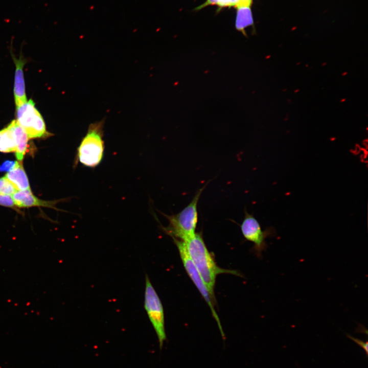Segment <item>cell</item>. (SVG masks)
Segmentation results:
<instances>
[{"label":"cell","mask_w":368,"mask_h":368,"mask_svg":"<svg viewBox=\"0 0 368 368\" xmlns=\"http://www.w3.org/2000/svg\"><path fill=\"white\" fill-rule=\"evenodd\" d=\"M16 108V120L29 139L47 138L53 135L47 130L43 118L32 99Z\"/></svg>","instance_id":"cell-4"},{"label":"cell","mask_w":368,"mask_h":368,"mask_svg":"<svg viewBox=\"0 0 368 368\" xmlns=\"http://www.w3.org/2000/svg\"><path fill=\"white\" fill-rule=\"evenodd\" d=\"M5 177L17 191L31 190L29 179L22 162L17 161L15 167L7 173Z\"/></svg>","instance_id":"cell-11"},{"label":"cell","mask_w":368,"mask_h":368,"mask_svg":"<svg viewBox=\"0 0 368 368\" xmlns=\"http://www.w3.org/2000/svg\"><path fill=\"white\" fill-rule=\"evenodd\" d=\"M15 65L13 94L16 107H19L27 101L23 68L26 63L22 56L16 58L12 56Z\"/></svg>","instance_id":"cell-10"},{"label":"cell","mask_w":368,"mask_h":368,"mask_svg":"<svg viewBox=\"0 0 368 368\" xmlns=\"http://www.w3.org/2000/svg\"><path fill=\"white\" fill-rule=\"evenodd\" d=\"M15 206L17 208L41 206L58 210L56 204L66 199L47 201L39 199L34 195L31 190L17 191L12 195Z\"/></svg>","instance_id":"cell-9"},{"label":"cell","mask_w":368,"mask_h":368,"mask_svg":"<svg viewBox=\"0 0 368 368\" xmlns=\"http://www.w3.org/2000/svg\"><path fill=\"white\" fill-rule=\"evenodd\" d=\"M347 335L348 338H349L350 339H351V340L354 341L356 343H357L358 346H359L361 348H362L365 351L366 355H367L368 343L367 341L364 342L363 341H362L359 339L355 338L349 334H347Z\"/></svg>","instance_id":"cell-17"},{"label":"cell","mask_w":368,"mask_h":368,"mask_svg":"<svg viewBox=\"0 0 368 368\" xmlns=\"http://www.w3.org/2000/svg\"><path fill=\"white\" fill-rule=\"evenodd\" d=\"M206 185L199 189L191 201L180 212L171 215L163 214L168 220L167 226H162L163 230L172 239L185 241L195 232L197 221V204L200 195Z\"/></svg>","instance_id":"cell-3"},{"label":"cell","mask_w":368,"mask_h":368,"mask_svg":"<svg viewBox=\"0 0 368 368\" xmlns=\"http://www.w3.org/2000/svg\"><path fill=\"white\" fill-rule=\"evenodd\" d=\"M144 308L162 348L166 339L164 311L161 301L147 274L145 275Z\"/></svg>","instance_id":"cell-5"},{"label":"cell","mask_w":368,"mask_h":368,"mask_svg":"<svg viewBox=\"0 0 368 368\" xmlns=\"http://www.w3.org/2000/svg\"><path fill=\"white\" fill-rule=\"evenodd\" d=\"M16 160H6L0 165V172H9L16 165Z\"/></svg>","instance_id":"cell-16"},{"label":"cell","mask_w":368,"mask_h":368,"mask_svg":"<svg viewBox=\"0 0 368 368\" xmlns=\"http://www.w3.org/2000/svg\"><path fill=\"white\" fill-rule=\"evenodd\" d=\"M0 205L12 208L16 211L18 210L13 198L10 195L0 194Z\"/></svg>","instance_id":"cell-14"},{"label":"cell","mask_w":368,"mask_h":368,"mask_svg":"<svg viewBox=\"0 0 368 368\" xmlns=\"http://www.w3.org/2000/svg\"><path fill=\"white\" fill-rule=\"evenodd\" d=\"M253 3V0H238L237 6H249L251 7Z\"/></svg>","instance_id":"cell-19"},{"label":"cell","mask_w":368,"mask_h":368,"mask_svg":"<svg viewBox=\"0 0 368 368\" xmlns=\"http://www.w3.org/2000/svg\"><path fill=\"white\" fill-rule=\"evenodd\" d=\"M26 134L16 120L0 130V152H15L17 146Z\"/></svg>","instance_id":"cell-8"},{"label":"cell","mask_w":368,"mask_h":368,"mask_svg":"<svg viewBox=\"0 0 368 368\" xmlns=\"http://www.w3.org/2000/svg\"><path fill=\"white\" fill-rule=\"evenodd\" d=\"M238 0H217L216 5L219 10L225 8L236 7Z\"/></svg>","instance_id":"cell-15"},{"label":"cell","mask_w":368,"mask_h":368,"mask_svg":"<svg viewBox=\"0 0 368 368\" xmlns=\"http://www.w3.org/2000/svg\"><path fill=\"white\" fill-rule=\"evenodd\" d=\"M240 227L244 238L254 243V250L259 257H261L262 252L267 247L266 238L269 236H275L276 234L274 228L271 226L262 231L257 219L246 211Z\"/></svg>","instance_id":"cell-7"},{"label":"cell","mask_w":368,"mask_h":368,"mask_svg":"<svg viewBox=\"0 0 368 368\" xmlns=\"http://www.w3.org/2000/svg\"><path fill=\"white\" fill-rule=\"evenodd\" d=\"M182 241V240H181ZM187 253L200 274L211 296L215 300L214 287L217 276L221 273L239 275L237 271L219 267L209 251L200 233H196L190 238L182 241Z\"/></svg>","instance_id":"cell-1"},{"label":"cell","mask_w":368,"mask_h":368,"mask_svg":"<svg viewBox=\"0 0 368 368\" xmlns=\"http://www.w3.org/2000/svg\"><path fill=\"white\" fill-rule=\"evenodd\" d=\"M105 119L89 124L87 131L79 145L74 160L73 168L78 163L95 168L101 164L104 154L103 140Z\"/></svg>","instance_id":"cell-2"},{"label":"cell","mask_w":368,"mask_h":368,"mask_svg":"<svg viewBox=\"0 0 368 368\" xmlns=\"http://www.w3.org/2000/svg\"><path fill=\"white\" fill-rule=\"evenodd\" d=\"M16 191L14 186L5 176L0 178V194L12 195Z\"/></svg>","instance_id":"cell-13"},{"label":"cell","mask_w":368,"mask_h":368,"mask_svg":"<svg viewBox=\"0 0 368 368\" xmlns=\"http://www.w3.org/2000/svg\"><path fill=\"white\" fill-rule=\"evenodd\" d=\"M235 21L236 29L247 37L245 29L250 26H254V22L249 6H237Z\"/></svg>","instance_id":"cell-12"},{"label":"cell","mask_w":368,"mask_h":368,"mask_svg":"<svg viewBox=\"0 0 368 368\" xmlns=\"http://www.w3.org/2000/svg\"><path fill=\"white\" fill-rule=\"evenodd\" d=\"M217 0H206L204 3L196 7L195 10H200L206 7L212 5H216Z\"/></svg>","instance_id":"cell-18"},{"label":"cell","mask_w":368,"mask_h":368,"mask_svg":"<svg viewBox=\"0 0 368 368\" xmlns=\"http://www.w3.org/2000/svg\"><path fill=\"white\" fill-rule=\"evenodd\" d=\"M173 240L178 249L182 263L186 272L201 293L203 298L205 300V302L207 303L214 319L217 323L222 336L224 337V334L223 331L219 318L218 317V316L214 309V301L215 300L211 296L204 282L202 279V278L193 263L192 260L190 259L187 253L183 242L176 239H173Z\"/></svg>","instance_id":"cell-6"}]
</instances>
